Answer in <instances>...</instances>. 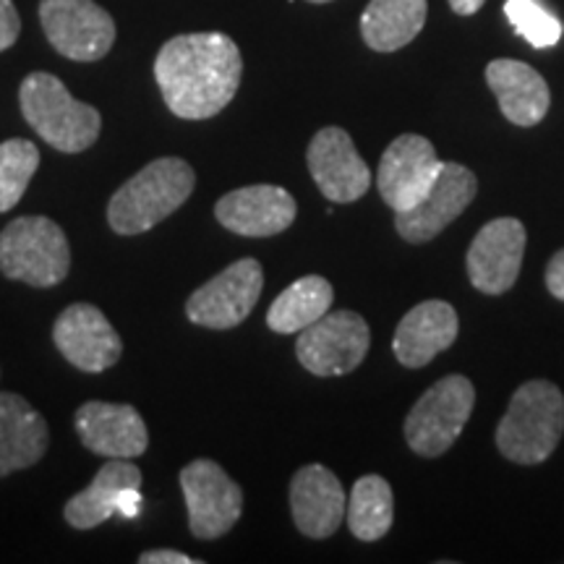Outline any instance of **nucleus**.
<instances>
[{
	"label": "nucleus",
	"mask_w": 564,
	"mask_h": 564,
	"mask_svg": "<svg viewBox=\"0 0 564 564\" xmlns=\"http://www.w3.org/2000/svg\"><path fill=\"white\" fill-rule=\"evenodd\" d=\"M308 171L319 192L335 204H350L371 188V171L348 131L327 126L312 139L306 152Z\"/></svg>",
	"instance_id": "nucleus-15"
},
{
	"label": "nucleus",
	"mask_w": 564,
	"mask_h": 564,
	"mask_svg": "<svg viewBox=\"0 0 564 564\" xmlns=\"http://www.w3.org/2000/svg\"><path fill=\"white\" fill-rule=\"evenodd\" d=\"M457 329L460 322L447 301H423L398 324L392 350L408 369H421L455 343Z\"/></svg>",
	"instance_id": "nucleus-20"
},
{
	"label": "nucleus",
	"mask_w": 564,
	"mask_h": 564,
	"mask_svg": "<svg viewBox=\"0 0 564 564\" xmlns=\"http://www.w3.org/2000/svg\"><path fill=\"white\" fill-rule=\"evenodd\" d=\"M262 288V264L257 259H241L192 293L186 301V316L199 327L232 329L249 319Z\"/></svg>",
	"instance_id": "nucleus-10"
},
{
	"label": "nucleus",
	"mask_w": 564,
	"mask_h": 564,
	"mask_svg": "<svg viewBox=\"0 0 564 564\" xmlns=\"http://www.w3.org/2000/svg\"><path fill=\"white\" fill-rule=\"evenodd\" d=\"M196 186L194 167L181 158H160L126 181L108 204V223L118 236L152 230L186 204Z\"/></svg>",
	"instance_id": "nucleus-2"
},
{
	"label": "nucleus",
	"mask_w": 564,
	"mask_h": 564,
	"mask_svg": "<svg viewBox=\"0 0 564 564\" xmlns=\"http://www.w3.org/2000/svg\"><path fill=\"white\" fill-rule=\"evenodd\" d=\"M47 442V421L21 394L0 392V478L40 463Z\"/></svg>",
	"instance_id": "nucleus-22"
},
{
	"label": "nucleus",
	"mask_w": 564,
	"mask_h": 564,
	"mask_svg": "<svg viewBox=\"0 0 564 564\" xmlns=\"http://www.w3.org/2000/svg\"><path fill=\"white\" fill-rule=\"evenodd\" d=\"M371 345L369 324L356 312H327L299 333L295 356L316 377H343L364 364Z\"/></svg>",
	"instance_id": "nucleus-7"
},
{
	"label": "nucleus",
	"mask_w": 564,
	"mask_h": 564,
	"mask_svg": "<svg viewBox=\"0 0 564 564\" xmlns=\"http://www.w3.org/2000/svg\"><path fill=\"white\" fill-rule=\"evenodd\" d=\"M40 21L55 53L68 61H100L116 42V21L95 0H40Z\"/></svg>",
	"instance_id": "nucleus-8"
},
{
	"label": "nucleus",
	"mask_w": 564,
	"mask_h": 564,
	"mask_svg": "<svg viewBox=\"0 0 564 564\" xmlns=\"http://www.w3.org/2000/svg\"><path fill=\"white\" fill-rule=\"evenodd\" d=\"M291 510L303 535L329 539L343 525L348 494L333 470L316 463L303 465L291 481Z\"/></svg>",
	"instance_id": "nucleus-19"
},
{
	"label": "nucleus",
	"mask_w": 564,
	"mask_h": 564,
	"mask_svg": "<svg viewBox=\"0 0 564 564\" xmlns=\"http://www.w3.org/2000/svg\"><path fill=\"white\" fill-rule=\"evenodd\" d=\"M40 167V150L26 139H9L0 144V212L21 202Z\"/></svg>",
	"instance_id": "nucleus-26"
},
{
	"label": "nucleus",
	"mask_w": 564,
	"mask_h": 564,
	"mask_svg": "<svg viewBox=\"0 0 564 564\" xmlns=\"http://www.w3.org/2000/svg\"><path fill=\"white\" fill-rule=\"evenodd\" d=\"M308 3H329V0H308Z\"/></svg>",
	"instance_id": "nucleus-32"
},
{
	"label": "nucleus",
	"mask_w": 564,
	"mask_h": 564,
	"mask_svg": "<svg viewBox=\"0 0 564 564\" xmlns=\"http://www.w3.org/2000/svg\"><path fill=\"white\" fill-rule=\"evenodd\" d=\"M19 105L26 123L63 154L89 150L100 137L102 116L97 108L74 100L66 84L45 70H34L21 82Z\"/></svg>",
	"instance_id": "nucleus-4"
},
{
	"label": "nucleus",
	"mask_w": 564,
	"mask_h": 564,
	"mask_svg": "<svg viewBox=\"0 0 564 564\" xmlns=\"http://www.w3.org/2000/svg\"><path fill=\"white\" fill-rule=\"evenodd\" d=\"M223 228L246 238H270L288 230L295 220V199L285 188L259 183L225 194L215 207Z\"/></svg>",
	"instance_id": "nucleus-18"
},
{
	"label": "nucleus",
	"mask_w": 564,
	"mask_h": 564,
	"mask_svg": "<svg viewBox=\"0 0 564 564\" xmlns=\"http://www.w3.org/2000/svg\"><path fill=\"white\" fill-rule=\"evenodd\" d=\"M564 434V398L560 387L533 379L518 387L497 429V447L507 460L539 465L552 457Z\"/></svg>",
	"instance_id": "nucleus-3"
},
{
	"label": "nucleus",
	"mask_w": 564,
	"mask_h": 564,
	"mask_svg": "<svg viewBox=\"0 0 564 564\" xmlns=\"http://www.w3.org/2000/svg\"><path fill=\"white\" fill-rule=\"evenodd\" d=\"M139 489H141V470L129 460L105 463L100 474L95 476L87 489L68 499L66 523L76 531H89V528L102 525L112 514H137L139 510Z\"/></svg>",
	"instance_id": "nucleus-16"
},
{
	"label": "nucleus",
	"mask_w": 564,
	"mask_h": 564,
	"mask_svg": "<svg viewBox=\"0 0 564 564\" xmlns=\"http://www.w3.org/2000/svg\"><path fill=\"white\" fill-rule=\"evenodd\" d=\"M442 160L434 144L419 133H403L387 147L377 171V186L387 207L394 212L411 209L432 188Z\"/></svg>",
	"instance_id": "nucleus-12"
},
{
	"label": "nucleus",
	"mask_w": 564,
	"mask_h": 564,
	"mask_svg": "<svg viewBox=\"0 0 564 564\" xmlns=\"http://www.w3.org/2000/svg\"><path fill=\"white\" fill-rule=\"evenodd\" d=\"M486 82L497 95L499 110H502L507 121L523 126V129H531V126L544 121L552 95H549L544 76L528 63L510 58L491 61L486 66Z\"/></svg>",
	"instance_id": "nucleus-21"
},
{
	"label": "nucleus",
	"mask_w": 564,
	"mask_h": 564,
	"mask_svg": "<svg viewBox=\"0 0 564 564\" xmlns=\"http://www.w3.org/2000/svg\"><path fill=\"white\" fill-rule=\"evenodd\" d=\"M141 564H194L188 554L173 552V549H152V552H144L139 556Z\"/></svg>",
	"instance_id": "nucleus-30"
},
{
	"label": "nucleus",
	"mask_w": 564,
	"mask_h": 564,
	"mask_svg": "<svg viewBox=\"0 0 564 564\" xmlns=\"http://www.w3.org/2000/svg\"><path fill=\"white\" fill-rule=\"evenodd\" d=\"M348 525L356 539L379 541L390 533L394 518L392 486L382 476H364L348 494Z\"/></svg>",
	"instance_id": "nucleus-25"
},
{
	"label": "nucleus",
	"mask_w": 564,
	"mask_h": 564,
	"mask_svg": "<svg viewBox=\"0 0 564 564\" xmlns=\"http://www.w3.org/2000/svg\"><path fill=\"white\" fill-rule=\"evenodd\" d=\"M76 434L89 453L108 460H131L147 453L150 434L133 405L91 400L76 411Z\"/></svg>",
	"instance_id": "nucleus-17"
},
{
	"label": "nucleus",
	"mask_w": 564,
	"mask_h": 564,
	"mask_svg": "<svg viewBox=\"0 0 564 564\" xmlns=\"http://www.w3.org/2000/svg\"><path fill=\"white\" fill-rule=\"evenodd\" d=\"M333 285L319 274H306L272 301L270 312H267V324L280 335L301 333L308 324L322 319L333 308Z\"/></svg>",
	"instance_id": "nucleus-24"
},
{
	"label": "nucleus",
	"mask_w": 564,
	"mask_h": 564,
	"mask_svg": "<svg viewBox=\"0 0 564 564\" xmlns=\"http://www.w3.org/2000/svg\"><path fill=\"white\" fill-rule=\"evenodd\" d=\"M478 194L474 171L457 162H442L440 173L423 199L411 209L394 212V228L411 243H426L457 220Z\"/></svg>",
	"instance_id": "nucleus-11"
},
{
	"label": "nucleus",
	"mask_w": 564,
	"mask_h": 564,
	"mask_svg": "<svg viewBox=\"0 0 564 564\" xmlns=\"http://www.w3.org/2000/svg\"><path fill=\"white\" fill-rule=\"evenodd\" d=\"M426 0H371L361 17L364 42L377 53L411 45L426 24Z\"/></svg>",
	"instance_id": "nucleus-23"
},
{
	"label": "nucleus",
	"mask_w": 564,
	"mask_h": 564,
	"mask_svg": "<svg viewBox=\"0 0 564 564\" xmlns=\"http://www.w3.org/2000/svg\"><path fill=\"white\" fill-rule=\"evenodd\" d=\"M525 253V228L514 217L486 223L468 249V278L486 295H502L518 282Z\"/></svg>",
	"instance_id": "nucleus-13"
},
{
	"label": "nucleus",
	"mask_w": 564,
	"mask_h": 564,
	"mask_svg": "<svg viewBox=\"0 0 564 564\" xmlns=\"http://www.w3.org/2000/svg\"><path fill=\"white\" fill-rule=\"evenodd\" d=\"M546 288L554 299L564 301V249L556 251L546 270Z\"/></svg>",
	"instance_id": "nucleus-29"
},
{
	"label": "nucleus",
	"mask_w": 564,
	"mask_h": 564,
	"mask_svg": "<svg viewBox=\"0 0 564 564\" xmlns=\"http://www.w3.org/2000/svg\"><path fill=\"white\" fill-rule=\"evenodd\" d=\"M21 21L13 0H0V53H6L19 40Z\"/></svg>",
	"instance_id": "nucleus-28"
},
{
	"label": "nucleus",
	"mask_w": 564,
	"mask_h": 564,
	"mask_svg": "<svg viewBox=\"0 0 564 564\" xmlns=\"http://www.w3.org/2000/svg\"><path fill=\"white\" fill-rule=\"evenodd\" d=\"M484 3H486V0H449L453 11L460 13V17H470V13L481 11Z\"/></svg>",
	"instance_id": "nucleus-31"
},
{
	"label": "nucleus",
	"mask_w": 564,
	"mask_h": 564,
	"mask_svg": "<svg viewBox=\"0 0 564 564\" xmlns=\"http://www.w3.org/2000/svg\"><path fill=\"white\" fill-rule=\"evenodd\" d=\"M188 525L202 541L220 539L243 512V491L215 460H194L181 470Z\"/></svg>",
	"instance_id": "nucleus-9"
},
{
	"label": "nucleus",
	"mask_w": 564,
	"mask_h": 564,
	"mask_svg": "<svg viewBox=\"0 0 564 564\" xmlns=\"http://www.w3.org/2000/svg\"><path fill=\"white\" fill-rule=\"evenodd\" d=\"M505 13L518 34H523L539 51L554 47L562 40V21L552 17L539 0H507Z\"/></svg>",
	"instance_id": "nucleus-27"
},
{
	"label": "nucleus",
	"mask_w": 564,
	"mask_h": 564,
	"mask_svg": "<svg viewBox=\"0 0 564 564\" xmlns=\"http://www.w3.org/2000/svg\"><path fill=\"white\" fill-rule=\"evenodd\" d=\"M70 249L66 232L51 217H19L0 232V272L34 288L66 280Z\"/></svg>",
	"instance_id": "nucleus-5"
},
{
	"label": "nucleus",
	"mask_w": 564,
	"mask_h": 564,
	"mask_svg": "<svg viewBox=\"0 0 564 564\" xmlns=\"http://www.w3.org/2000/svg\"><path fill=\"white\" fill-rule=\"evenodd\" d=\"M55 348L70 366L100 373L118 364L123 343L100 308L91 303H74L58 316L53 327Z\"/></svg>",
	"instance_id": "nucleus-14"
},
{
	"label": "nucleus",
	"mask_w": 564,
	"mask_h": 564,
	"mask_svg": "<svg viewBox=\"0 0 564 564\" xmlns=\"http://www.w3.org/2000/svg\"><path fill=\"white\" fill-rule=\"evenodd\" d=\"M476 405V387L468 377L449 373L429 387L405 419V440L413 453L440 457L463 434Z\"/></svg>",
	"instance_id": "nucleus-6"
},
{
	"label": "nucleus",
	"mask_w": 564,
	"mask_h": 564,
	"mask_svg": "<svg viewBox=\"0 0 564 564\" xmlns=\"http://www.w3.org/2000/svg\"><path fill=\"white\" fill-rule=\"evenodd\" d=\"M241 74V51L223 32L178 34L160 47L154 61L162 100L186 121H204L228 108Z\"/></svg>",
	"instance_id": "nucleus-1"
}]
</instances>
